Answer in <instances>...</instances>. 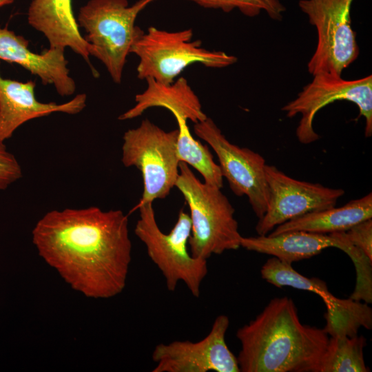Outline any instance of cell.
Instances as JSON below:
<instances>
[{"mask_svg": "<svg viewBox=\"0 0 372 372\" xmlns=\"http://www.w3.org/2000/svg\"><path fill=\"white\" fill-rule=\"evenodd\" d=\"M32 235L39 256L85 296L110 298L125 287L132 242L121 210H52L37 223Z\"/></svg>", "mask_w": 372, "mask_h": 372, "instance_id": "6da1fadb", "label": "cell"}, {"mask_svg": "<svg viewBox=\"0 0 372 372\" xmlns=\"http://www.w3.org/2000/svg\"><path fill=\"white\" fill-rule=\"evenodd\" d=\"M236 338L242 372H315L329 338L323 329L303 324L287 296L273 298Z\"/></svg>", "mask_w": 372, "mask_h": 372, "instance_id": "7a4b0ae2", "label": "cell"}, {"mask_svg": "<svg viewBox=\"0 0 372 372\" xmlns=\"http://www.w3.org/2000/svg\"><path fill=\"white\" fill-rule=\"evenodd\" d=\"M175 187L190 211L189 247L193 256L207 260L213 254L240 247L242 236L235 209L220 188L201 182L183 162H180Z\"/></svg>", "mask_w": 372, "mask_h": 372, "instance_id": "3957f363", "label": "cell"}, {"mask_svg": "<svg viewBox=\"0 0 372 372\" xmlns=\"http://www.w3.org/2000/svg\"><path fill=\"white\" fill-rule=\"evenodd\" d=\"M152 203H139V219L134 233L163 276L168 291H174L178 282H183L192 296L198 298L208 273L207 260L193 256L188 249L192 228L189 215L180 210L170 232L165 234L157 224Z\"/></svg>", "mask_w": 372, "mask_h": 372, "instance_id": "277c9868", "label": "cell"}, {"mask_svg": "<svg viewBox=\"0 0 372 372\" xmlns=\"http://www.w3.org/2000/svg\"><path fill=\"white\" fill-rule=\"evenodd\" d=\"M155 0H90L79 11V27L86 32L90 56L105 65L113 81L120 83L127 56L144 31L135 25L139 12Z\"/></svg>", "mask_w": 372, "mask_h": 372, "instance_id": "5b68a950", "label": "cell"}, {"mask_svg": "<svg viewBox=\"0 0 372 372\" xmlns=\"http://www.w3.org/2000/svg\"><path fill=\"white\" fill-rule=\"evenodd\" d=\"M193 31L176 32L151 26L134 42L130 53L139 59L137 77L151 78L163 83H172L189 65L200 63L211 68H222L236 63V56L222 51L202 47L200 40H192Z\"/></svg>", "mask_w": 372, "mask_h": 372, "instance_id": "8992f818", "label": "cell"}, {"mask_svg": "<svg viewBox=\"0 0 372 372\" xmlns=\"http://www.w3.org/2000/svg\"><path fill=\"white\" fill-rule=\"evenodd\" d=\"M178 130L166 132L149 119L123 136L122 163L141 173L143 192L140 203L165 198L175 187L179 174Z\"/></svg>", "mask_w": 372, "mask_h": 372, "instance_id": "52a82bcc", "label": "cell"}, {"mask_svg": "<svg viewBox=\"0 0 372 372\" xmlns=\"http://www.w3.org/2000/svg\"><path fill=\"white\" fill-rule=\"evenodd\" d=\"M353 1H299V8L317 31L316 48L307 63L313 76L320 72L342 76L358 59L360 50L350 16Z\"/></svg>", "mask_w": 372, "mask_h": 372, "instance_id": "ba28073f", "label": "cell"}, {"mask_svg": "<svg viewBox=\"0 0 372 372\" xmlns=\"http://www.w3.org/2000/svg\"><path fill=\"white\" fill-rule=\"evenodd\" d=\"M355 103L360 116L365 118L366 137L372 135V75L356 80H345L342 76L320 72L303 87L296 99L282 107L287 117L301 115L296 128L300 143L309 144L319 139L313 129L316 114L322 108L336 101Z\"/></svg>", "mask_w": 372, "mask_h": 372, "instance_id": "9c48e42d", "label": "cell"}, {"mask_svg": "<svg viewBox=\"0 0 372 372\" xmlns=\"http://www.w3.org/2000/svg\"><path fill=\"white\" fill-rule=\"evenodd\" d=\"M194 132L215 152L223 177L233 193L238 196H246L256 216L261 218L268 201L265 158L249 148L229 142L209 117L196 123Z\"/></svg>", "mask_w": 372, "mask_h": 372, "instance_id": "30bf717a", "label": "cell"}, {"mask_svg": "<svg viewBox=\"0 0 372 372\" xmlns=\"http://www.w3.org/2000/svg\"><path fill=\"white\" fill-rule=\"evenodd\" d=\"M265 173L268 201L266 211L256 226L259 236L267 235L293 218L335 207L344 194L342 189L296 180L273 165L266 164Z\"/></svg>", "mask_w": 372, "mask_h": 372, "instance_id": "8fae6325", "label": "cell"}, {"mask_svg": "<svg viewBox=\"0 0 372 372\" xmlns=\"http://www.w3.org/2000/svg\"><path fill=\"white\" fill-rule=\"evenodd\" d=\"M229 320L216 318L209 333L197 342L173 341L157 344L152 353L153 372H240L237 358L229 350L225 335Z\"/></svg>", "mask_w": 372, "mask_h": 372, "instance_id": "7c38bea8", "label": "cell"}, {"mask_svg": "<svg viewBox=\"0 0 372 372\" xmlns=\"http://www.w3.org/2000/svg\"><path fill=\"white\" fill-rule=\"evenodd\" d=\"M33 81L21 82L4 79L0 74V143L10 138L24 123L54 112L76 114L86 106L85 94H79L66 103H43L34 94Z\"/></svg>", "mask_w": 372, "mask_h": 372, "instance_id": "4fadbf2b", "label": "cell"}, {"mask_svg": "<svg viewBox=\"0 0 372 372\" xmlns=\"http://www.w3.org/2000/svg\"><path fill=\"white\" fill-rule=\"evenodd\" d=\"M65 50L49 48L41 53L29 49V42L7 26L0 27V59L20 65L37 76L44 85H52L61 96H71L76 90L70 75Z\"/></svg>", "mask_w": 372, "mask_h": 372, "instance_id": "5bb4252c", "label": "cell"}, {"mask_svg": "<svg viewBox=\"0 0 372 372\" xmlns=\"http://www.w3.org/2000/svg\"><path fill=\"white\" fill-rule=\"evenodd\" d=\"M28 21L45 36L49 48H70L90 64L91 46L80 33L72 0H32L28 11Z\"/></svg>", "mask_w": 372, "mask_h": 372, "instance_id": "9a60e30c", "label": "cell"}, {"mask_svg": "<svg viewBox=\"0 0 372 372\" xmlns=\"http://www.w3.org/2000/svg\"><path fill=\"white\" fill-rule=\"evenodd\" d=\"M341 233L328 234L293 231L276 235L242 237L240 247L271 255L282 262H293L310 258L328 247L340 248Z\"/></svg>", "mask_w": 372, "mask_h": 372, "instance_id": "2e32d148", "label": "cell"}, {"mask_svg": "<svg viewBox=\"0 0 372 372\" xmlns=\"http://www.w3.org/2000/svg\"><path fill=\"white\" fill-rule=\"evenodd\" d=\"M145 80L147 88L135 96V105L121 114L119 120L133 119L154 107H164L173 115H179L194 123L207 118L198 97L184 77L170 84H163L151 78Z\"/></svg>", "mask_w": 372, "mask_h": 372, "instance_id": "e0dca14e", "label": "cell"}, {"mask_svg": "<svg viewBox=\"0 0 372 372\" xmlns=\"http://www.w3.org/2000/svg\"><path fill=\"white\" fill-rule=\"evenodd\" d=\"M372 218V193L352 200L340 207L313 211L276 227L270 235L293 231L328 234L346 231L355 225Z\"/></svg>", "mask_w": 372, "mask_h": 372, "instance_id": "ac0fdd59", "label": "cell"}, {"mask_svg": "<svg viewBox=\"0 0 372 372\" xmlns=\"http://www.w3.org/2000/svg\"><path fill=\"white\" fill-rule=\"evenodd\" d=\"M366 340L363 335L329 338L315 372H367L364 359Z\"/></svg>", "mask_w": 372, "mask_h": 372, "instance_id": "d6986e66", "label": "cell"}, {"mask_svg": "<svg viewBox=\"0 0 372 372\" xmlns=\"http://www.w3.org/2000/svg\"><path fill=\"white\" fill-rule=\"evenodd\" d=\"M325 305L326 325L323 329L331 337H352L358 335L361 327L372 328V309L365 302L335 297Z\"/></svg>", "mask_w": 372, "mask_h": 372, "instance_id": "ffe728a7", "label": "cell"}, {"mask_svg": "<svg viewBox=\"0 0 372 372\" xmlns=\"http://www.w3.org/2000/svg\"><path fill=\"white\" fill-rule=\"evenodd\" d=\"M178 123L177 154L180 162L191 165L203 177L204 182L222 188L223 177L220 167L216 164L207 145H203L192 135L183 117L174 115Z\"/></svg>", "mask_w": 372, "mask_h": 372, "instance_id": "44dd1931", "label": "cell"}, {"mask_svg": "<svg viewBox=\"0 0 372 372\" xmlns=\"http://www.w3.org/2000/svg\"><path fill=\"white\" fill-rule=\"evenodd\" d=\"M261 276L267 282L277 287H291L313 292L323 300L333 294L326 282L318 278H309L296 271L291 265L282 262L276 257L269 258L261 268Z\"/></svg>", "mask_w": 372, "mask_h": 372, "instance_id": "7402d4cb", "label": "cell"}, {"mask_svg": "<svg viewBox=\"0 0 372 372\" xmlns=\"http://www.w3.org/2000/svg\"><path fill=\"white\" fill-rule=\"evenodd\" d=\"M205 8L229 12L238 9L247 17L258 15L262 10L273 20H281L285 6L279 0H187Z\"/></svg>", "mask_w": 372, "mask_h": 372, "instance_id": "603a6c76", "label": "cell"}, {"mask_svg": "<svg viewBox=\"0 0 372 372\" xmlns=\"http://www.w3.org/2000/svg\"><path fill=\"white\" fill-rule=\"evenodd\" d=\"M22 176L21 167L15 156L0 143V190L7 189Z\"/></svg>", "mask_w": 372, "mask_h": 372, "instance_id": "cb8c5ba5", "label": "cell"}, {"mask_svg": "<svg viewBox=\"0 0 372 372\" xmlns=\"http://www.w3.org/2000/svg\"><path fill=\"white\" fill-rule=\"evenodd\" d=\"M346 234L351 242L372 260V219L355 225Z\"/></svg>", "mask_w": 372, "mask_h": 372, "instance_id": "d4e9b609", "label": "cell"}, {"mask_svg": "<svg viewBox=\"0 0 372 372\" xmlns=\"http://www.w3.org/2000/svg\"><path fill=\"white\" fill-rule=\"evenodd\" d=\"M14 0H0V7L10 4L12 3Z\"/></svg>", "mask_w": 372, "mask_h": 372, "instance_id": "484cf974", "label": "cell"}]
</instances>
